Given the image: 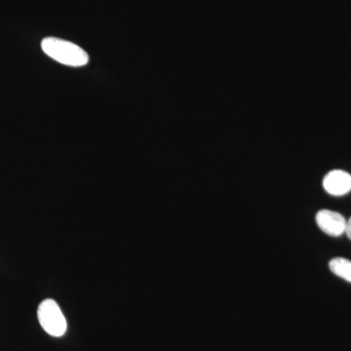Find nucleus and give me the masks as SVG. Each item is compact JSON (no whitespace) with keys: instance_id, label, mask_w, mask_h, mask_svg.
<instances>
[{"instance_id":"423d86ee","label":"nucleus","mask_w":351,"mask_h":351,"mask_svg":"<svg viewBox=\"0 0 351 351\" xmlns=\"http://www.w3.org/2000/svg\"><path fill=\"white\" fill-rule=\"evenodd\" d=\"M346 234L348 235V239L351 240V217L346 221Z\"/></svg>"},{"instance_id":"20e7f679","label":"nucleus","mask_w":351,"mask_h":351,"mask_svg":"<svg viewBox=\"0 0 351 351\" xmlns=\"http://www.w3.org/2000/svg\"><path fill=\"white\" fill-rule=\"evenodd\" d=\"M323 186L329 195H345L351 191V175L343 170H332L323 180Z\"/></svg>"},{"instance_id":"39448f33","label":"nucleus","mask_w":351,"mask_h":351,"mask_svg":"<svg viewBox=\"0 0 351 351\" xmlns=\"http://www.w3.org/2000/svg\"><path fill=\"white\" fill-rule=\"evenodd\" d=\"M329 267L332 274L351 283V261L343 258H335L330 262Z\"/></svg>"},{"instance_id":"f257e3e1","label":"nucleus","mask_w":351,"mask_h":351,"mask_svg":"<svg viewBox=\"0 0 351 351\" xmlns=\"http://www.w3.org/2000/svg\"><path fill=\"white\" fill-rule=\"evenodd\" d=\"M41 48L47 56L66 66H83L89 61L87 53L82 48L64 39L44 38L41 43Z\"/></svg>"},{"instance_id":"7ed1b4c3","label":"nucleus","mask_w":351,"mask_h":351,"mask_svg":"<svg viewBox=\"0 0 351 351\" xmlns=\"http://www.w3.org/2000/svg\"><path fill=\"white\" fill-rule=\"evenodd\" d=\"M346 221L343 215L331 210H320L316 215V223L323 232L331 237H341L346 232Z\"/></svg>"},{"instance_id":"f03ea898","label":"nucleus","mask_w":351,"mask_h":351,"mask_svg":"<svg viewBox=\"0 0 351 351\" xmlns=\"http://www.w3.org/2000/svg\"><path fill=\"white\" fill-rule=\"evenodd\" d=\"M38 317L41 327L50 336L59 338L66 332V317L54 300L47 299L39 304Z\"/></svg>"}]
</instances>
